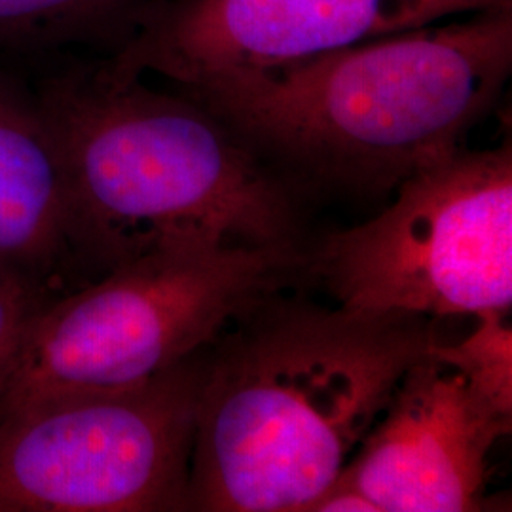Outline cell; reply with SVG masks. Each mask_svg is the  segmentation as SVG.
Instances as JSON below:
<instances>
[{
  "mask_svg": "<svg viewBox=\"0 0 512 512\" xmlns=\"http://www.w3.org/2000/svg\"><path fill=\"white\" fill-rule=\"evenodd\" d=\"M207 349L145 384L2 414L0 512L188 511Z\"/></svg>",
  "mask_w": 512,
  "mask_h": 512,
  "instance_id": "6",
  "label": "cell"
},
{
  "mask_svg": "<svg viewBox=\"0 0 512 512\" xmlns=\"http://www.w3.org/2000/svg\"><path fill=\"white\" fill-rule=\"evenodd\" d=\"M511 421L459 368L429 353L404 372L334 484L380 512L480 511L490 452Z\"/></svg>",
  "mask_w": 512,
  "mask_h": 512,
  "instance_id": "8",
  "label": "cell"
},
{
  "mask_svg": "<svg viewBox=\"0 0 512 512\" xmlns=\"http://www.w3.org/2000/svg\"><path fill=\"white\" fill-rule=\"evenodd\" d=\"M512 0H158L110 69L196 90Z\"/></svg>",
  "mask_w": 512,
  "mask_h": 512,
  "instance_id": "7",
  "label": "cell"
},
{
  "mask_svg": "<svg viewBox=\"0 0 512 512\" xmlns=\"http://www.w3.org/2000/svg\"><path fill=\"white\" fill-rule=\"evenodd\" d=\"M304 264L296 245L175 247L122 262L46 302L31 321L0 416L46 399L145 384L211 348Z\"/></svg>",
  "mask_w": 512,
  "mask_h": 512,
  "instance_id": "4",
  "label": "cell"
},
{
  "mask_svg": "<svg viewBox=\"0 0 512 512\" xmlns=\"http://www.w3.org/2000/svg\"><path fill=\"white\" fill-rule=\"evenodd\" d=\"M46 296L16 277L0 272V391L8 382L19 348Z\"/></svg>",
  "mask_w": 512,
  "mask_h": 512,
  "instance_id": "12",
  "label": "cell"
},
{
  "mask_svg": "<svg viewBox=\"0 0 512 512\" xmlns=\"http://www.w3.org/2000/svg\"><path fill=\"white\" fill-rule=\"evenodd\" d=\"M505 313H478L480 323L469 338L442 342L433 353L459 368L488 403L512 418V332Z\"/></svg>",
  "mask_w": 512,
  "mask_h": 512,
  "instance_id": "11",
  "label": "cell"
},
{
  "mask_svg": "<svg viewBox=\"0 0 512 512\" xmlns=\"http://www.w3.org/2000/svg\"><path fill=\"white\" fill-rule=\"evenodd\" d=\"M158 0H0V50L124 42Z\"/></svg>",
  "mask_w": 512,
  "mask_h": 512,
  "instance_id": "10",
  "label": "cell"
},
{
  "mask_svg": "<svg viewBox=\"0 0 512 512\" xmlns=\"http://www.w3.org/2000/svg\"><path fill=\"white\" fill-rule=\"evenodd\" d=\"M340 306L423 317L511 311L512 150L458 148L399 184L382 215L321 245Z\"/></svg>",
  "mask_w": 512,
  "mask_h": 512,
  "instance_id": "5",
  "label": "cell"
},
{
  "mask_svg": "<svg viewBox=\"0 0 512 512\" xmlns=\"http://www.w3.org/2000/svg\"><path fill=\"white\" fill-rule=\"evenodd\" d=\"M61 150L78 270L175 247L294 245L293 196L241 133L186 93L105 67L38 93Z\"/></svg>",
  "mask_w": 512,
  "mask_h": 512,
  "instance_id": "2",
  "label": "cell"
},
{
  "mask_svg": "<svg viewBox=\"0 0 512 512\" xmlns=\"http://www.w3.org/2000/svg\"><path fill=\"white\" fill-rule=\"evenodd\" d=\"M439 344L423 315L256 304L207 349L188 511H310Z\"/></svg>",
  "mask_w": 512,
  "mask_h": 512,
  "instance_id": "1",
  "label": "cell"
},
{
  "mask_svg": "<svg viewBox=\"0 0 512 512\" xmlns=\"http://www.w3.org/2000/svg\"><path fill=\"white\" fill-rule=\"evenodd\" d=\"M76 270L54 126L38 93L0 73V272L52 300Z\"/></svg>",
  "mask_w": 512,
  "mask_h": 512,
  "instance_id": "9",
  "label": "cell"
},
{
  "mask_svg": "<svg viewBox=\"0 0 512 512\" xmlns=\"http://www.w3.org/2000/svg\"><path fill=\"white\" fill-rule=\"evenodd\" d=\"M380 512L378 507L357 490L332 484L325 494L321 495L308 512Z\"/></svg>",
  "mask_w": 512,
  "mask_h": 512,
  "instance_id": "13",
  "label": "cell"
},
{
  "mask_svg": "<svg viewBox=\"0 0 512 512\" xmlns=\"http://www.w3.org/2000/svg\"><path fill=\"white\" fill-rule=\"evenodd\" d=\"M511 71L512 8H490L184 93L264 158L387 190L461 148Z\"/></svg>",
  "mask_w": 512,
  "mask_h": 512,
  "instance_id": "3",
  "label": "cell"
}]
</instances>
